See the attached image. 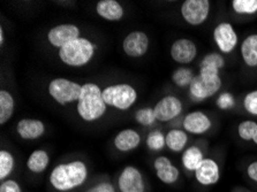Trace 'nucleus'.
Wrapping results in <instances>:
<instances>
[{"label":"nucleus","mask_w":257,"mask_h":192,"mask_svg":"<svg viewBox=\"0 0 257 192\" xmlns=\"http://www.w3.org/2000/svg\"><path fill=\"white\" fill-rule=\"evenodd\" d=\"M89 178V167L83 160L58 163L50 171L49 183L57 192H71L83 186Z\"/></svg>","instance_id":"f257e3e1"},{"label":"nucleus","mask_w":257,"mask_h":192,"mask_svg":"<svg viewBox=\"0 0 257 192\" xmlns=\"http://www.w3.org/2000/svg\"><path fill=\"white\" fill-rule=\"evenodd\" d=\"M106 111L107 105L103 99V89L93 82L82 84L81 95L76 103V112L80 119L88 123L96 122L103 119Z\"/></svg>","instance_id":"f03ea898"},{"label":"nucleus","mask_w":257,"mask_h":192,"mask_svg":"<svg viewBox=\"0 0 257 192\" xmlns=\"http://www.w3.org/2000/svg\"><path fill=\"white\" fill-rule=\"evenodd\" d=\"M97 49L98 46L90 38L81 36L58 50V57L62 64L68 67L82 68L90 64Z\"/></svg>","instance_id":"7ed1b4c3"},{"label":"nucleus","mask_w":257,"mask_h":192,"mask_svg":"<svg viewBox=\"0 0 257 192\" xmlns=\"http://www.w3.org/2000/svg\"><path fill=\"white\" fill-rule=\"evenodd\" d=\"M223 87V80L220 70L203 67L200 68L198 74L188 88L189 98L194 103H203L216 96Z\"/></svg>","instance_id":"20e7f679"},{"label":"nucleus","mask_w":257,"mask_h":192,"mask_svg":"<svg viewBox=\"0 0 257 192\" xmlns=\"http://www.w3.org/2000/svg\"><path fill=\"white\" fill-rule=\"evenodd\" d=\"M103 99L107 107L126 112L138 103L139 92L130 83L111 84L103 89Z\"/></svg>","instance_id":"39448f33"},{"label":"nucleus","mask_w":257,"mask_h":192,"mask_svg":"<svg viewBox=\"0 0 257 192\" xmlns=\"http://www.w3.org/2000/svg\"><path fill=\"white\" fill-rule=\"evenodd\" d=\"M82 85L66 77H56L49 82L48 93L58 105L68 106L79 100Z\"/></svg>","instance_id":"423d86ee"},{"label":"nucleus","mask_w":257,"mask_h":192,"mask_svg":"<svg viewBox=\"0 0 257 192\" xmlns=\"http://www.w3.org/2000/svg\"><path fill=\"white\" fill-rule=\"evenodd\" d=\"M211 11L209 0H185L180 6L181 18L188 26L200 27L208 20Z\"/></svg>","instance_id":"0eeeda50"},{"label":"nucleus","mask_w":257,"mask_h":192,"mask_svg":"<svg viewBox=\"0 0 257 192\" xmlns=\"http://www.w3.org/2000/svg\"><path fill=\"white\" fill-rule=\"evenodd\" d=\"M212 38L219 53L232 54L239 45V35L232 23L227 21L219 22L212 31Z\"/></svg>","instance_id":"6e6552de"},{"label":"nucleus","mask_w":257,"mask_h":192,"mask_svg":"<svg viewBox=\"0 0 257 192\" xmlns=\"http://www.w3.org/2000/svg\"><path fill=\"white\" fill-rule=\"evenodd\" d=\"M119 192H147V184L140 168L136 166L123 167L116 178Z\"/></svg>","instance_id":"1a4fd4ad"},{"label":"nucleus","mask_w":257,"mask_h":192,"mask_svg":"<svg viewBox=\"0 0 257 192\" xmlns=\"http://www.w3.org/2000/svg\"><path fill=\"white\" fill-rule=\"evenodd\" d=\"M154 111L158 122L167 123L182 114L184 103L177 96L166 95L156 103L154 106Z\"/></svg>","instance_id":"9d476101"},{"label":"nucleus","mask_w":257,"mask_h":192,"mask_svg":"<svg viewBox=\"0 0 257 192\" xmlns=\"http://www.w3.org/2000/svg\"><path fill=\"white\" fill-rule=\"evenodd\" d=\"M81 37V29L74 23H61L50 29L46 34L48 43L54 49H61L68 43Z\"/></svg>","instance_id":"9b49d317"},{"label":"nucleus","mask_w":257,"mask_h":192,"mask_svg":"<svg viewBox=\"0 0 257 192\" xmlns=\"http://www.w3.org/2000/svg\"><path fill=\"white\" fill-rule=\"evenodd\" d=\"M150 48V38L141 30H133L124 36L122 51L128 58L140 59L146 56Z\"/></svg>","instance_id":"f8f14e48"},{"label":"nucleus","mask_w":257,"mask_h":192,"mask_svg":"<svg viewBox=\"0 0 257 192\" xmlns=\"http://www.w3.org/2000/svg\"><path fill=\"white\" fill-rule=\"evenodd\" d=\"M198 54L196 43L190 38H178L170 48V56L174 62L187 66L195 60Z\"/></svg>","instance_id":"ddd939ff"},{"label":"nucleus","mask_w":257,"mask_h":192,"mask_svg":"<svg viewBox=\"0 0 257 192\" xmlns=\"http://www.w3.org/2000/svg\"><path fill=\"white\" fill-rule=\"evenodd\" d=\"M181 124L188 135L201 136L211 130L212 120L204 112L192 111L184 116Z\"/></svg>","instance_id":"4468645a"},{"label":"nucleus","mask_w":257,"mask_h":192,"mask_svg":"<svg viewBox=\"0 0 257 192\" xmlns=\"http://www.w3.org/2000/svg\"><path fill=\"white\" fill-rule=\"evenodd\" d=\"M194 177L201 186L216 185L221 177L219 163L213 158H205L200 167L194 171Z\"/></svg>","instance_id":"2eb2a0df"},{"label":"nucleus","mask_w":257,"mask_h":192,"mask_svg":"<svg viewBox=\"0 0 257 192\" xmlns=\"http://www.w3.org/2000/svg\"><path fill=\"white\" fill-rule=\"evenodd\" d=\"M153 166L159 182L165 185H173L180 179V169L171 161L169 156L158 155L154 160Z\"/></svg>","instance_id":"dca6fc26"},{"label":"nucleus","mask_w":257,"mask_h":192,"mask_svg":"<svg viewBox=\"0 0 257 192\" xmlns=\"http://www.w3.org/2000/svg\"><path fill=\"white\" fill-rule=\"evenodd\" d=\"M15 130L18 136L23 140H36L45 135L46 125L40 119L23 117L18 121Z\"/></svg>","instance_id":"f3484780"},{"label":"nucleus","mask_w":257,"mask_h":192,"mask_svg":"<svg viewBox=\"0 0 257 192\" xmlns=\"http://www.w3.org/2000/svg\"><path fill=\"white\" fill-rule=\"evenodd\" d=\"M141 143L142 136L138 130L132 128L122 129L113 138V146L120 153H130L140 147Z\"/></svg>","instance_id":"a211bd4d"},{"label":"nucleus","mask_w":257,"mask_h":192,"mask_svg":"<svg viewBox=\"0 0 257 192\" xmlns=\"http://www.w3.org/2000/svg\"><path fill=\"white\" fill-rule=\"evenodd\" d=\"M96 13L108 22H119L124 18L123 6L116 0H99L96 4Z\"/></svg>","instance_id":"6ab92c4d"},{"label":"nucleus","mask_w":257,"mask_h":192,"mask_svg":"<svg viewBox=\"0 0 257 192\" xmlns=\"http://www.w3.org/2000/svg\"><path fill=\"white\" fill-rule=\"evenodd\" d=\"M51 162L49 152L44 148H36L31 152L30 155L27 159L26 166L31 174L41 175L45 173Z\"/></svg>","instance_id":"aec40b11"},{"label":"nucleus","mask_w":257,"mask_h":192,"mask_svg":"<svg viewBox=\"0 0 257 192\" xmlns=\"http://www.w3.org/2000/svg\"><path fill=\"white\" fill-rule=\"evenodd\" d=\"M240 56L244 66L257 68V34H250L241 42Z\"/></svg>","instance_id":"412c9836"},{"label":"nucleus","mask_w":257,"mask_h":192,"mask_svg":"<svg viewBox=\"0 0 257 192\" xmlns=\"http://www.w3.org/2000/svg\"><path fill=\"white\" fill-rule=\"evenodd\" d=\"M204 159V152L198 145H189L181 153L180 161L186 171L194 173Z\"/></svg>","instance_id":"4be33fe9"},{"label":"nucleus","mask_w":257,"mask_h":192,"mask_svg":"<svg viewBox=\"0 0 257 192\" xmlns=\"http://www.w3.org/2000/svg\"><path fill=\"white\" fill-rule=\"evenodd\" d=\"M166 147L173 153H182L189 142V136L184 129L173 128L165 134Z\"/></svg>","instance_id":"5701e85b"},{"label":"nucleus","mask_w":257,"mask_h":192,"mask_svg":"<svg viewBox=\"0 0 257 192\" xmlns=\"http://www.w3.org/2000/svg\"><path fill=\"white\" fill-rule=\"evenodd\" d=\"M15 99L9 90L0 91V124L5 125L14 115Z\"/></svg>","instance_id":"b1692460"},{"label":"nucleus","mask_w":257,"mask_h":192,"mask_svg":"<svg viewBox=\"0 0 257 192\" xmlns=\"http://www.w3.org/2000/svg\"><path fill=\"white\" fill-rule=\"evenodd\" d=\"M195 74H194V70L188 67V66H180L177 69L174 70L171 75V81L175 85V87L185 89L189 88L192 82L195 78Z\"/></svg>","instance_id":"393cba45"},{"label":"nucleus","mask_w":257,"mask_h":192,"mask_svg":"<svg viewBox=\"0 0 257 192\" xmlns=\"http://www.w3.org/2000/svg\"><path fill=\"white\" fill-rule=\"evenodd\" d=\"M15 156L9 150L0 151V181L9 179L15 170Z\"/></svg>","instance_id":"a878e982"},{"label":"nucleus","mask_w":257,"mask_h":192,"mask_svg":"<svg viewBox=\"0 0 257 192\" xmlns=\"http://www.w3.org/2000/svg\"><path fill=\"white\" fill-rule=\"evenodd\" d=\"M231 7L240 17H252L257 14V0H232Z\"/></svg>","instance_id":"bb28decb"},{"label":"nucleus","mask_w":257,"mask_h":192,"mask_svg":"<svg viewBox=\"0 0 257 192\" xmlns=\"http://www.w3.org/2000/svg\"><path fill=\"white\" fill-rule=\"evenodd\" d=\"M225 66H226V60H225L223 54L219 52L206 53L200 62V68L208 67L220 70V72L225 68Z\"/></svg>","instance_id":"cd10ccee"},{"label":"nucleus","mask_w":257,"mask_h":192,"mask_svg":"<svg viewBox=\"0 0 257 192\" xmlns=\"http://www.w3.org/2000/svg\"><path fill=\"white\" fill-rule=\"evenodd\" d=\"M146 145L150 151L161 152L166 147V140L164 132L161 130H151L147 135Z\"/></svg>","instance_id":"c85d7f7f"},{"label":"nucleus","mask_w":257,"mask_h":192,"mask_svg":"<svg viewBox=\"0 0 257 192\" xmlns=\"http://www.w3.org/2000/svg\"><path fill=\"white\" fill-rule=\"evenodd\" d=\"M257 130V122L254 120H243L237 124V136L244 142H252Z\"/></svg>","instance_id":"c756f323"},{"label":"nucleus","mask_w":257,"mask_h":192,"mask_svg":"<svg viewBox=\"0 0 257 192\" xmlns=\"http://www.w3.org/2000/svg\"><path fill=\"white\" fill-rule=\"evenodd\" d=\"M134 120L136 121V123L142 125V127H151V125H154L157 122L154 107L139 108L138 111L134 113Z\"/></svg>","instance_id":"7c9ffc66"},{"label":"nucleus","mask_w":257,"mask_h":192,"mask_svg":"<svg viewBox=\"0 0 257 192\" xmlns=\"http://www.w3.org/2000/svg\"><path fill=\"white\" fill-rule=\"evenodd\" d=\"M242 107L249 115L257 117V90L249 91L243 96Z\"/></svg>","instance_id":"2f4dec72"},{"label":"nucleus","mask_w":257,"mask_h":192,"mask_svg":"<svg viewBox=\"0 0 257 192\" xmlns=\"http://www.w3.org/2000/svg\"><path fill=\"white\" fill-rule=\"evenodd\" d=\"M216 105L220 111H229V109L234 108L236 105L235 97L233 93L225 91L219 93V96L216 99Z\"/></svg>","instance_id":"473e14b6"},{"label":"nucleus","mask_w":257,"mask_h":192,"mask_svg":"<svg viewBox=\"0 0 257 192\" xmlns=\"http://www.w3.org/2000/svg\"><path fill=\"white\" fill-rule=\"evenodd\" d=\"M0 192H22V187L17 179L9 178L0 183Z\"/></svg>","instance_id":"72a5a7b5"},{"label":"nucleus","mask_w":257,"mask_h":192,"mask_svg":"<svg viewBox=\"0 0 257 192\" xmlns=\"http://www.w3.org/2000/svg\"><path fill=\"white\" fill-rule=\"evenodd\" d=\"M85 192H116V187L111 182L102 181L90 186Z\"/></svg>","instance_id":"f704fd0d"},{"label":"nucleus","mask_w":257,"mask_h":192,"mask_svg":"<svg viewBox=\"0 0 257 192\" xmlns=\"http://www.w3.org/2000/svg\"><path fill=\"white\" fill-rule=\"evenodd\" d=\"M246 173H247L248 178L257 184V160H255V161H251L248 164Z\"/></svg>","instance_id":"c9c22d12"},{"label":"nucleus","mask_w":257,"mask_h":192,"mask_svg":"<svg viewBox=\"0 0 257 192\" xmlns=\"http://www.w3.org/2000/svg\"><path fill=\"white\" fill-rule=\"evenodd\" d=\"M4 44H5V31H4V28L3 26L0 27V46H4Z\"/></svg>","instance_id":"e433bc0d"},{"label":"nucleus","mask_w":257,"mask_h":192,"mask_svg":"<svg viewBox=\"0 0 257 192\" xmlns=\"http://www.w3.org/2000/svg\"><path fill=\"white\" fill-rule=\"evenodd\" d=\"M252 143H254L256 146H257V130H256V132H255V136H254V138H252Z\"/></svg>","instance_id":"4c0bfd02"}]
</instances>
